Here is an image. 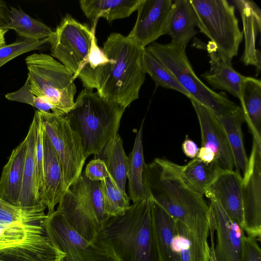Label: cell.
I'll list each match as a JSON object with an SVG mask.
<instances>
[{"label": "cell", "instance_id": "obj_1", "mask_svg": "<svg viewBox=\"0 0 261 261\" xmlns=\"http://www.w3.org/2000/svg\"><path fill=\"white\" fill-rule=\"evenodd\" d=\"M143 180L149 197L175 220L182 223L199 238L207 241L210 208L202 196L186 181L181 166L155 158L145 164Z\"/></svg>", "mask_w": 261, "mask_h": 261}, {"label": "cell", "instance_id": "obj_2", "mask_svg": "<svg viewBox=\"0 0 261 261\" xmlns=\"http://www.w3.org/2000/svg\"><path fill=\"white\" fill-rule=\"evenodd\" d=\"M44 203L17 207L0 198V261H62L50 239Z\"/></svg>", "mask_w": 261, "mask_h": 261}, {"label": "cell", "instance_id": "obj_3", "mask_svg": "<svg viewBox=\"0 0 261 261\" xmlns=\"http://www.w3.org/2000/svg\"><path fill=\"white\" fill-rule=\"evenodd\" d=\"M102 50L107 61L93 70L89 89H96L99 96L125 109L139 98L145 80L142 64L143 49L127 36L112 33Z\"/></svg>", "mask_w": 261, "mask_h": 261}, {"label": "cell", "instance_id": "obj_4", "mask_svg": "<svg viewBox=\"0 0 261 261\" xmlns=\"http://www.w3.org/2000/svg\"><path fill=\"white\" fill-rule=\"evenodd\" d=\"M96 240L116 261H159L150 197L133 203L123 215L109 217Z\"/></svg>", "mask_w": 261, "mask_h": 261}, {"label": "cell", "instance_id": "obj_5", "mask_svg": "<svg viewBox=\"0 0 261 261\" xmlns=\"http://www.w3.org/2000/svg\"><path fill=\"white\" fill-rule=\"evenodd\" d=\"M124 108L84 88L65 117L78 135L85 158L98 155L117 134Z\"/></svg>", "mask_w": 261, "mask_h": 261}, {"label": "cell", "instance_id": "obj_6", "mask_svg": "<svg viewBox=\"0 0 261 261\" xmlns=\"http://www.w3.org/2000/svg\"><path fill=\"white\" fill-rule=\"evenodd\" d=\"M95 28L81 23L66 14L49 41L51 55L89 89L92 73L107 58L97 45Z\"/></svg>", "mask_w": 261, "mask_h": 261}, {"label": "cell", "instance_id": "obj_7", "mask_svg": "<svg viewBox=\"0 0 261 261\" xmlns=\"http://www.w3.org/2000/svg\"><path fill=\"white\" fill-rule=\"evenodd\" d=\"M187 44L171 41L167 44L152 42L145 48L171 72L182 87L216 117L230 115L241 107L223 92L217 93L205 85L194 72L186 53Z\"/></svg>", "mask_w": 261, "mask_h": 261}, {"label": "cell", "instance_id": "obj_8", "mask_svg": "<svg viewBox=\"0 0 261 261\" xmlns=\"http://www.w3.org/2000/svg\"><path fill=\"white\" fill-rule=\"evenodd\" d=\"M82 237L94 243L107 219L100 181L89 179L82 172L65 191L56 210Z\"/></svg>", "mask_w": 261, "mask_h": 261}, {"label": "cell", "instance_id": "obj_9", "mask_svg": "<svg viewBox=\"0 0 261 261\" xmlns=\"http://www.w3.org/2000/svg\"><path fill=\"white\" fill-rule=\"evenodd\" d=\"M25 61L33 93L51 105L53 113L66 116L75 102L76 88L73 73L47 54H33Z\"/></svg>", "mask_w": 261, "mask_h": 261}, {"label": "cell", "instance_id": "obj_10", "mask_svg": "<svg viewBox=\"0 0 261 261\" xmlns=\"http://www.w3.org/2000/svg\"><path fill=\"white\" fill-rule=\"evenodd\" d=\"M198 17V27L217 46V53L232 60L238 54L243 32L235 7L226 0H190Z\"/></svg>", "mask_w": 261, "mask_h": 261}, {"label": "cell", "instance_id": "obj_11", "mask_svg": "<svg viewBox=\"0 0 261 261\" xmlns=\"http://www.w3.org/2000/svg\"><path fill=\"white\" fill-rule=\"evenodd\" d=\"M38 111L59 160L66 191L81 175L86 159L81 140L65 116Z\"/></svg>", "mask_w": 261, "mask_h": 261}, {"label": "cell", "instance_id": "obj_12", "mask_svg": "<svg viewBox=\"0 0 261 261\" xmlns=\"http://www.w3.org/2000/svg\"><path fill=\"white\" fill-rule=\"evenodd\" d=\"M47 215L48 234L65 254L62 261H116L100 243L96 240L91 243L82 237L58 211Z\"/></svg>", "mask_w": 261, "mask_h": 261}, {"label": "cell", "instance_id": "obj_13", "mask_svg": "<svg viewBox=\"0 0 261 261\" xmlns=\"http://www.w3.org/2000/svg\"><path fill=\"white\" fill-rule=\"evenodd\" d=\"M242 193L243 229L248 236L261 234V144L253 140L246 172L243 175Z\"/></svg>", "mask_w": 261, "mask_h": 261}, {"label": "cell", "instance_id": "obj_14", "mask_svg": "<svg viewBox=\"0 0 261 261\" xmlns=\"http://www.w3.org/2000/svg\"><path fill=\"white\" fill-rule=\"evenodd\" d=\"M172 0H142L137 9L135 23L127 37L144 49L166 34L172 9Z\"/></svg>", "mask_w": 261, "mask_h": 261}, {"label": "cell", "instance_id": "obj_15", "mask_svg": "<svg viewBox=\"0 0 261 261\" xmlns=\"http://www.w3.org/2000/svg\"><path fill=\"white\" fill-rule=\"evenodd\" d=\"M210 228L216 231V261H241L244 239L243 228L226 214L220 205L210 199Z\"/></svg>", "mask_w": 261, "mask_h": 261}, {"label": "cell", "instance_id": "obj_16", "mask_svg": "<svg viewBox=\"0 0 261 261\" xmlns=\"http://www.w3.org/2000/svg\"><path fill=\"white\" fill-rule=\"evenodd\" d=\"M197 116L201 135V147L211 150L224 171L233 170L234 160L225 132L217 117L207 108L191 98Z\"/></svg>", "mask_w": 261, "mask_h": 261}, {"label": "cell", "instance_id": "obj_17", "mask_svg": "<svg viewBox=\"0 0 261 261\" xmlns=\"http://www.w3.org/2000/svg\"><path fill=\"white\" fill-rule=\"evenodd\" d=\"M242 176L236 171H223L204 195L217 201L232 220L243 228Z\"/></svg>", "mask_w": 261, "mask_h": 261}, {"label": "cell", "instance_id": "obj_18", "mask_svg": "<svg viewBox=\"0 0 261 261\" xmlns=\"http://www.w3.org/2000/svg\"><path fill=\"white\" fill-rule=\"evenodd\" d=\"M210 58V70L201 76L215 89L224 90L241 99L242 90L246 76L237 72L232 67L231 60L219 55L212 41L207 45Z\"/></svg>", "mask_w": 261, "mask_h": 261}, {"label": "cell", "instance_id": "obj_19", "mask_svg": "<svg viewBox=\"0 0 261 261\" xmlns=\"http://www.w3.org/2000/svg\"><path fill=\"white\" fill-rule=\"evenodd\" d=\"M43 188L41 201L48 208V213H53L55 206L65 192L62 171L57 153L51 141L43 130Z\"/></svg>", "mask_w": 261, "mask_h": 261}, {"label": "cell", "instance_id": "obj_20", "mask_svg": "<svg viewBox=\"0 0 261 261\" xmlns=\"http://www.w3.org/2000/svg\"><path fill=\"white\" fill-rule=\"evenodd\" d=\"M27 146L25 137L12 151L8 162L3 168L0 178V198L17 207H19Z\"/></svg>", "mask_w": 261, "mask_h": 261}, {"label": "cell", "instance_id": "obj_21", "mask_svg": "<svg viewBox=\"0 0 261 261\" xmlns=\"http://www.w3.org/2000/svg\"><path fill=\"white\" fill-rule=\"evenodd\" d=\"M152 222L159 261H181L175 246V220L151 198Z\"/></svg>", "mask_w": 261, "mask_h": 261}, {"label": "cell", "instance_id": "obj_22", "mask_svg": "<svg viewBox=\"0 0 261 261\" xmlns=\"http://www.w3.org/2000/svg\"><path fill=\"white\" fill-rule=\"evenodd\" d=\"M36 137L37 120L34 115L25 137L28 146L19 198V207H34L43 203L40 199L37 185L35 164Z\"/></svg>", "mask_w": 261, "mask_h": 261}, {"label": "cell", "instance_id": "obj_23", "mask_svg": "<svg viewBox=\"0 0 261 261\" xmlns=\"http://www.w3.org/2000/svg\"><path fill=\"white\" fill-rule=\"evenodd\" d=\"M198 17L190 0H175L168 21L166 34L175 43L188 44L197 34Z\"/></svg>", "mask_w": 261, "mask_h": 261}, {"label": "cell", "instance_id": "obj_24", "mask_svg": "<svg viewBox=\"0 0 261 261\" xmlns=\"http://www.w3.org/2000/svg\"><path fill=\"white\" fill-rule=\"evenodd\" d=\"M142 0H83L79 2L85 15L93 22L95 27L100 18L109 22L129 17L137 9Z\"/></svg>", "mask_w": 261, "mask_h": 261}, {"label": "cell", "instance_id": "obj_25", "mask_svg": "<svg viewBox=\"0 0 261 261\" xmlns=\"http://www.w3.org/2000/svg\"><path fill=\"white\" fill-rule=\"evenodd\" d=\"M241 108L253 138L261 144V81L246 76L242 90Z\"/></svg>", "mask_w": 261, "mask_h": 261}, {"label": "cell", "instance_id": "obj_26", "mask_svg": "<svg viewBox=\"0 0 261 261\" xmlns=\"http://www.w3.org/2000/svg\"><path fill=\"white\" fill-rule=\"evenodd\" d=\"M143 122L144 121L137 132L133 150L128 156L127 178L128 179L129 198L133 203L150 197L143 180L145 164L142 141Z\"/></svg>", "mask_w": 261, "mask_h": 261}, {"label": "cell", "instance_id": "obj_27", "mask_svg": "<svg viewBox=\"0 0 261 261\" xmlns=\"http://www.w3.org/2000/svg\"><path fill=\"white\" fill-rule=\"evenodd\" d=\"M95 156L105 163L118 187L123 193L126 194L125 185L128 158L124 152L120 135L117 134L106 144L101 152Z\"/></svg>", "mask_w": 261, "mask_h": 261}, {"label": "cell", "instance_id": "obj_28", "mask_svg": "<svg viewBox=\"0 0 261 261\" xmlns=\"http://www.w3.org/2000/svg\"><path fill=\"white\" fill-rule=\"evenodd\" d=\"M226 134L232 153L236 171L243 175L246 171L248 158L243 142L242 125L245 121L244 112L241 108L233 114L217 117Z\"/></svg>", "mask_w": 261, "mask_h": 261}, {"label": "cell", "instance_id": "obj_29", "mask_svg": "<svg viewBox=\"0 0 261 261\" xmlns=\"http://www.w3.org/2000/svg\"><path fill=\"white\" fill-rule=\"evenodd\" d=\"M184 176L190 187L203 196L205 192L222 170L215 160L205 163L197 157L181 166Z\"/></svg>", "mask_w": 261, "mask_h": 261}, {"label": "cell", "instance_id": "obj_30", "mask_svg": "<svg viewBox=\"0 0 261 261\" xmlns=\"http://www.w3.org/2000/svg\"><path fill=\"white\" fill-rule=\"evenodd\" d=\"M175 246L181 261H205L210 257L206 241L199 238L181 222L175 220Z\"/></svg>", "mask_w": 261, "mask_h": 261}, {"label": "cell", "instance_id": "obj_31", "mask_svg": "<svg viewBox=\"0 0 261 261\" xmlns=\"http://www.w3.org/2000/svg\"><path fill=\"white\" fill-rule=\"evenodd\" d=\"M6 30H13L22 38L35 40L50 39L54 34L48 26L14 7L10 8V22Z\"/></svg>", "mask_w": 261, "mask_h": 261}, {"label": "cell", "instance_id": "obj_32", "mask_svg": "<svg viewBox=\"0 0 261 261\" xmlns=\"http://www.w3.org/2000/svg\"><path fill=\"white\" fill-rule=\"evenodd\" d=\"M142 64L145 74L150 75L156 85L177 91L190 98L189 93L182 87L171 72L146 48L142 52Z\"/></svg>", "mask_w": 261, "mask_h": 261}, {"label": "cell", "instance_id": "obj_33", "mask_svg": "<svg viewBox=\"0 0 261 261\" xmlns=\"http://www.w3.org/2000/svg\"><path fill=\"white\" fill-rule=\"evenodd\" d=\"M104 211L109 216L124 214L130 207L129 198L118 187L111 176L100 181Z\"/></svg>", "mask_w": 261, "mask_h": 261}, {"label": "cell", "instance_id": "obj_34", "mask_svg": "<svg viewBox=\"0 0 261 261\" xmlns=\"http://www.w3.org/2000/svg\"><path fill=\"white\" fill-rule=\"evenodd\" d=\"M50 39L35 40L22 38L0 47V67L13 59L26 53L39 50L49 43Z\"/></svg>", "mask_w": 261, "mask_h": 261}, {"label": "cell", "instance_id": "obj_35", "mask_svg": "<svg viewBox=\"0 0 261 261\" xmlns=\"http://www.w3.org/2000/svg\"><path fill=\"white\" fill-rule=\"evenodd\" d=\"M5 97L10 101H15L31 105L40 111L51 112L50 111H51L52 113L54 112V108L51 105L33 93L28 77L20 89L15 92L6 94Z\"/></svg>", "mask_w": 261, "mask_h": 261}, {"label": "cell", "instance_id": "obj_36", "mask_svg": "<svg viewBox=\"0 0 261 261\" xmlns=\"http://www.w3.org/2000/svg\"><path fill=\"white\" fill-rule=\"evenodd\" d=\"M84 173L92 181H101L110 176L105 163L98 158H94L87 164Z\"/></svg>", "mask_w": 261, "mask_h": 261}, {"label": "cell", "instance_id": "obj_37", "mask_svg": "<svg viewBox=\"0 0 261 261\" xmlns=\"http://www.w3.org/2000/svg\"><path fill=\"white\" fill-rule=\"evenodd\" d=\"M241 261H261V251L256 238L245 236Z\"/></svg>", "mask_w": 261, "mask_h": 261}, {"label": "cell", "instance_id": "obj_38", "mask_svg": "<svg viewBox=\"0 0 261 261\" xmlns=\"http://www.w3.org/2000/svg\"><path fill=\"white\" fill-rule=\"evenodd\" d=\"M181 147L184 153L187 156L192 159L197 156L199 149L197 144L188 137H186L183 142Z\"/></svg>", "mask_w": 261, "mask_h": 261}, {"label": "cell", "instance_id": "obj_39", "mask_svg": "<svg viewBox=\"0 0 261 261\" xmlns=\"http://www.w3.org/2000/svg\"><path fill=\"white\" fill-rule=\"evenodd\" d=\"M10 22V9L6 3L0 0V28L6 30Z\"/></svg>", "mask_w": 261, "mask_h": 261}, {"label": "cell", "instance_id": "obj_40", "mask_svg": "<svg viewBox=\"0 0 261 261\" xmlns=\"http://www.w3.org/2000/svg\"><path fill=\"white\" fill-rule=\"evenodd\" d=\"M196 157L206 163H210L215 160V155L213 151L204 147L199 149Z\"/></svg>", "mask_w": 261, "mask_h": 261}, {"label": "cell", "instance_id": "obj_41", "mask_svg": "<svg viewBox=\"0 0 261 261\" xmlns=\"http://www.w3.org/2000/svg\"><path fill=\"white\" fill-rule=\"evenodd\" d=\"M211 246L210 247V261H216L215 255H214V233L211 232Z\"/></svg>", "mask_w": 261, "mask_h": 261}, {"label": "cell", "instance_id": "obj_42", "mask_svg": "<svg viewBox=\"0 0 261 261\" xmlns=\"http://www.w3.org/2000/svg\"><path fill=\"white\" fill-rule=\"evenodd\" d=\"M8 31L0 28V47L6 45L5 35Z\"/></svg>", "mask_w": 261, "mask_h": 261}, {"label": "cell", "instance_id": "obj_43", "mask_svg": "<svg viewBox=\"0 0 261 261\" xmlns=\"http://www.w3.org/2000/svg\"><path fill=\"white\" fill-rule=\"evenodd\" d=\"M210 258L208 259H207V260H206L205 261H210Z\"/></svg>", "mask_w": 261, "mask_h": 261}]
</instances>
